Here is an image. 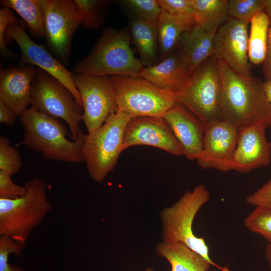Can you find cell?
<instances>
[{
	"label": "cell",
	"instance_id": "cell-1",
	"mask_svg": "<svg viewBox=\"0 0 271 271\" xmlns=\"http://www.w3.org/2000/svg\"><path fill=\"white\" fill-rule=\"evenodd\" d=\"M217 61L221 78L223 118L238 130L258 124L271 127V105L266 98L263 83L252 75L239 74L223 61Z\"/></svg>",
	"mask_w": 271,
	"mask_h": 271
},
{
	"label": "cell",
	"instance_id": "cell-2",
	"mask_svg": "<svg viewBox=\"0 0 271 271\" xmlns=\"http://www.w3.org/2000/svg\"><path fill=\"white\" fill-rule=\"evenodd\" d=\"M130 38L128 27L120 30L112 28L104 29L90 53L77 63L72 73L140 77L144 66L130 48Z\"/></svg>",
	"mask_w": 271,
	"mask_h": 271
},
{
	"label": "cell",
	"instance_id": "cell-3",
	"mask_svg": "<svg viewBox=\"0 0 271 271\" xmlns=\"http://www.w3.org/2000/svg\"><path fill=\"white\" fill-rule=\"evenodd\" d=\"M20 121L24 132L20 145L41 154L46 159L83 163L84 137L77 141L69 140L67 128L60 119L30 107L20 116Z\"/></svg>",
	"mask_w": 271,
	"mask_h": 271
},
{
	"label": "cell",
	"instance_id": "cell-4",
	"mask_svg": "<svg viewBox=\"0 0 271 271\" xmlns=\"http://www.w3.org/2000/svg\"><path fill=\"white\" fill-rule=\"evenodd\" d=\"M24 186L26 193L23 196L15 199H0V236L11 237L25 245L32 231L52 206L44 181L34 178Z\"/></svg>",
	"mask_w": 271,
	"mask_h": 271
},
{
	"label": "cell",
	"instance_id": "cell-5",
	"mask_svg": "<svg viewBox=\"0 0 271 271\" xmlns=\"http://www.w3.org/2000/svg\"><path fill=\"white\" fill-rule=\"evenodd\" d=\"M130 118L118 109L99 128L85 134L82 148L83 162L94 181L102 182L114 169L123 151V133Z\"/></svg>",
	"mask_w": 271,
	"mask_h": 271
},
{
	"label": "cell",
	"instance_id": "cell-6",
	"mask_svg": "<svg viewBox=\"0 0 271 271\" xmlns=\"http://www.w3.org/2000/svg\"><path fill=\"white\" fill-rule=\"evenodd\" d=\"M210 192L202 184L189 190L172 206L160 213L162 238L165 242H181L198 253L212 265L224 271L214 263L209 255V247L203 237H197L193 231L194 219L200 209L210 199Z\"/></svg>",
	"mask_w": 271,
	"mask_h": 271
},
{
	"label": "cell",
	"instance_id": "cell-7",
	"mask_svg": "<svg viewBox=\"0 0 271 271\" xmlns=\"http://www.w3.org/2000/svg\"><path fill=\"white\" fill-rule=\"evenodd\" d=\"M30 107L48 116L63 119L69 128L72 140L84 137L85 134L80 127L82 106L62 83L38 67L32 82Z\"/></svg>",
	"mask_w": 271,
	"mask_h": 271
},
{
	"label": "cell",
	"instance_id": "cell-8",
	"mask_svg": "<svg viewBox=\"0 0 271 271\" xmlns=\"http://www.w3.org/2000/svg\"><path fill=\"white\" fill-rule=\"evenodd\" d=\"M221 93L218 63L212 55L198 67L185 85L175 94L177 102L188 108L206 125L223 118Z\"/></svg>",
	"mask_w": 271,
	"mask_h": 271
},
{
	"label": "cell",
	"instance_id": "cell-9",
	"mask_svg": "<svg viewBox=\"0 0 271 271\" xmlns=\"http://www.w3.org/2000/svg\"><path fill=\"white\" fill-rule=\"evenodd\" d=\"M118 109L131 117H163L177 102L174 93L141 77L110 76Z\"/></svg>",
	"mask_w": 271,
	"mask_h": 271
},
{
	"label": "cell",
	"instance_id": "cell-10",
	"mask_svg": "<svg viewBox=\"0 0 271 271\" xmlns=\"http://www.w3.org/2000/svg\"><path fill=\"white\" fill-rule=\"evenodd\" d=\"M44 16L45 38L53 55L68 63L74 35L81 19L74 0H41Z\"/></svg>",
	"mask_w": 271,
	"mask_h": 271
},
{
	"label": "cell",
	"instance_id": "cell-11",
	"mask_svg": "<svg viewBox=\"0 0 271 271\" xmlns=\"http://www.w3.org/2000/svg\"><path fill=\"white\" fill-rule=\"evenodd\" d=\"M73 80L82 100V121L91 133L118 110L112 82L109 76L74 74Z\"/></svg>",
	"mask_w": 271,
	"mask_h": 271
},
{
	"label": "cell",
	"instance_id": "cell-12",
	"mask_svg": "<svg viewBox=\"0 0 271 271\" xmlns=\"http://www.w3.org/2000/svg\"><path fill=\"white\" fill-rule=\"evenodd\" d=\"M5 36L14 40L21 51L22 65H31L50 74L62 83L73 94L82 106L79 91L73 80V74L42 46L35 43L26 33L24 27L18 24L9 25L4 32Z\"/></svg>",
	"mask_w": 271,
	"mask_h": 271
},
{
	"label": "cell",
	"instance_id": "cell-13",
	"mask_svg": "<svg viewBox=\"0 0 271 271\" xmlns=\"http://www.w3.org/2000/svg\"><path fill=\"white\" fill-rule=\"evenodd\" d=\"M238 132L233 124L223 118L205 125L202 151L197 160L198 165L204 169L231 170Z\"/></svg>",
	"mask_w": 271,
	"mask_h": 271
},
{
	"label": "cell",
	"instance_id": "cell-14",
	"mask_svg": "<svg viewBox=\"0 0 271 271\" xmlns=\"http://www.w3.org/2000/svg\"><path fill=\"white\" fill-rule=\"evenodd\" d=\"M248 23L228 18L217 29L213 56L237 73L251 75L248 55Z\"/></svg>",
	"mask_w": 271,
	"mask_h": 271
},
{
	"label": "cell",
	"instance_id": "cell-15",
	"mask_svg": "<svg viewBox=\"0 0 271 271\" xmlns=\"http://www.w3.org/2000/svg\"><path fill=\"white\" fill-rule=\"evenodd\" d=\"M137 145L154 147L174 156L183 155L179 143L163 117L130 118L123 133V151Z\"/></svg>",
	"mask_w": 271,
	"mask_h": 271
},
{
	"label": "cell",
	"instance_id": "cell-16",
	"mask_svg": "<svg viewBox=\"0 0 271 271\" xmlns=\"http://www.w3.org/2000/svg\"><path fill=\"white\" fill-rule=\"evenodd\" d=\"M264 125L247 126L239 130L231 170L243 173L267 166L271 160V142L266 137Z\"/></svg>",
	"mask_w": 271,
	"mask_h": 271
},
{
	"label": "cell",
	"instance_id": "cell-17",
	"mask_svg": "<svg viewBox=\"0 0 271 271\" xmlns=\"http://www.w3.org/2000/svg\"><path fill=\"white\" fill-rule=\"evenodd\" d=\"M182 149L183 155L190 160L201 155L205 124L188 108L176 103L163 116Z\"/></svg>",
	"mask_w": 271,
	"mask_h": 271
},
{
	"label": "cell",
	"instance_id": "cell-18",
	"mask_svg": "<svg viewBox=\"0 0 271 271\" xmlns=\"http://www.w3.org/2000/svg\"><path fill=\"white\" fill-rule=\"evenodd\" d=\"M36 67L31 65L8 68L0 72V101L21 116L30 107L32 82Z\"/></svg>",
	"mask_w": 271,
	"mask_h": 271
},
{
	"label": "cell",
	"instance_id": "cell-19",
	"mask_svg": "<svg viewBox=\"0 0 271 271\" xmlns=\"http://www.w3.org/2000/svg\"><path fill=\"white\" fill-rule=\"evenodd\" d=\"M191 75L178 52L172 53L154 66L144 67L140 74V77L158 88L175 94L185 85Z\"/></svg>",
	"mask_w": 271,
	"mask_h": 271
},
{
	"label": "cell",
	"instance_id": "cell-20",
	"mask_svg": "<svg viewBox=\"0 0 271 271\" xmlns=\"http://www.w3.org/2000/svg\"><path fill=\"white\" fill-rule=\"evenodd\" d=\"M195 26V21L190 15H171L162 10L157 24L158 51L162 60L175 52L183 36Z\"/></svg>",
	"mask_w": 271,
	"mask_h": 271
},
{
	"label": "cell",
	"instance_id": "cell-21",
	"mask_svg": "<svg viewBox=\"0 0 271 271\" xmlns=\"http://www.w3.org/2000/svg\"><path fill=\"white\" fill-rule=\"evenodd\" d=\"M217 29L205 30L195 26L182 38L178 53L191 75L213 55L214 39Z\"/></svg>",
	"mask_w": 271,
	"mask_h": 271
},
{
	"label": "cell",
	"instance_id": "cell-22",
	"mask_svg": "<svg viewBox=\"0 0 271 271\" xmlns=\"http://www.w3.org/2000/svg\"><path fill=\"white\" fill-rule=\"evenodd\" d=\"M157 254L170 263L171 271H207L211 263L181 242H165L156 246Z\"/></svg>",
	"mask_w": 271,
	"mask_h": 271
},
{
	"label": "cell",
	"instance_id": "cell-23",
	"mask_svg": "<svg viewBox=\"0 0 271 271\" xmlns=\"http://www.w3.org/2000/svg\"><path fill=\"white\" fill-rule=\"evenodd\" d=\"M128 28L144 66L156 65L159 54L157 25L129 15Z\"/></svg>",
	"mask_w": 271,
	"mask_h": 271
},
{
	"label": "cell",
	"instance_id": "cell-24",
	"mask_svg": "<svg viewBox=\"0 0 271 271\" xmlns=\"http://www.w3.org/2000/svg\"><path fill=\"white\" fill-rule=\"evenodd\" d=\"M227 0H190L195 26L205 30L218 28L228 18Z\"/></svg>",
	"mask_w": 271,
	"mask_h": 271
},
{
	"label": "cell",
	"instance_id": "cell-25",
	"mask_svg": "<svg viewBox=\"0 0 271 271\" xmlns=\"http://www.w3.org/2000/svg\"><path fill=\"white\" fill-rule=\"evenodd\" d=\"M248 40L249 61L254 65L264 62L266 55L270 19L265 11L256 14L251 20Z\"/></svg>",
	"mask_w": 271,
	"mask_h": 271
},
{
	"label": "cell",
	"instance_id": "cell-26",
	"mask_svg": "<svg viewBox=\"0 0 271 271\" xmlns=\"http://www.w3.org/2000/svg\"><path fill=\"white\" fill-rule=\"evenodd\" d=\"M2 8L14 10L38 38L45 37L44 16L41 0H2Z\"/></svg>",
	"mask_w": 271,
	"mask_h": 271
},
{
	"label": "cell",
	"instance_id": "cell-27",
	"mask_svg": "<svg viewBox=\"0 0 271 271\" xmlns=\"http://www.w3.org/2000/svg\"><path fill=\"white\" fill-rule=\"evenodd\" d=\"M81 19V26L87 29L99 27L106 20L111 1L74 0Z\"/></svg>",
	"mask_w": 271,
	"mask_h": 271
},
{
	"label": "cell",
	"instance_id": "cell-28",
	"mask_svg": "<svg viewBox=\"0 0 271 271\" xmlns=\"http://www.w3.org/2000/svg\"><path fill=\"white\" fill-rule=\"evenodd\" d=\"M130 15L157 25L162 10L157 0H122L117 1Z\"/></svg>",
	"mask_w": 271,
	"mask_h": 271
},
{
	"label": "cell",
	"instance_id": "cell-29",
	"mask_svg": "<svg viewBox=\"0 0 271 271\" xmlns=\"http://www.w3.org/2000/svg\"><path fill=\"white\" fill-rule=\"evenodd\" d=\"M244 223L249 230L261 235L271 244V210L255 207L245 217Z\"/></svg>",
	"mask_w": 271,
	"mask_h": 271
},
{
	"label": "cell",
	"instance_id": "cell-30",
	"mask_svg": "<svg viewBox=\"0 0 271 271\" xmlns=\"http://www.w3.org/2000/svg\"><path fill=\"white\" fill-rule=\"evenodd\" d=\"M266 3V0H230L228 16L248 24L256 14L264 10Z\"/></svg>",
	"mask_w": 271,
	"mask_h": 271
},
{
	"label": "cell",
	"instance_id": "cell-31",
	"mask_svg": "<svg viewBox=\"0 0 271 271\" xmlns=\"http://www.w3.org/2000/svg\"><path fill=\"white\" fill-rule=\"evenodd\" d=\"M23 164L19 151L10 144V140L4 136L0 137V170L12 176L17 173Z\"/></svg>",
	"mask_w": 271,
	"mask_h": 271
},
{
	"label": "cell",
	"instance_id": "cell-32",
	"mask_svg": "<svg viewBox=\"0 0 271 271\" xmlns=\"http://www.w3.org/2000/svg\"><path fill=\"white\" fill-rule=\"evenodd\" d=\"M25 245L11 237L0 236V271H24L22 268L8 263L9 254L22 255Z\"/></svg>",
	"mask_w": 271,
	"mask_h": 271
},
{
	"label": "cell",
	"instance_id": "cell-33",
	"mask_svg": "<svg viewBox=\"0 0 271 271\" xmlns=\"http://www.w3.org/2000/svg\"><path fill=\"white\" fill-rule=\"evenodd\" d=\"M12 176L9 173L0 170V199H15L25 195V186L15 184Z\"/></svg>",
	"mask_w": 271,
	"mask_h": 271
},
{
	"label": "cell",
	"instance_id": "cell-34",
	"mask_svg": "<svg viewBox=\"0 0 271 271\" xmlns=\"http://www.w3.org/2000/svg\"><path fill=\"white\" fill-rule=\"evenodd\" d=\"M12 24H18V20L14 16L12 10L2 8L0 10V53L3 57H11L14 53L7 47L5 44L4 32L8 26Z\"/></svg>",
	"mask_w": 271,
	"mask_h": 271
},
{
	"label": "cell",
	"instance_id": "cell-35",
	"mask_svg": "<svg viewBox=\"0 0 271 271\" xmlns=\"http://www.w3.org/2000/svg\"><path fill=\"white\" fill-rule=\"evenodd\" d=\"M246 201L255 207H262L271 210V179L248 195Z\"/></svg>",
	"mask_w": 271,
	"mask_h": 271
},
{
	"label": "cell",
	"instance_id": "cell-36",
	"mask_svg": "<svg viewBox=\"0 0 271 271\" xmlns=\"http://www.w3.org/2000/svg\"><path fill=\"white\" fill-rule=\"evenodd\" d=\"M161 8L168 13L175 15H192L190 0H157Z\"/></svg>",
	"mask_w": 271,
	"mask_h": 271
},
{
	"label": "cell",
	"instance_id": "cell-37",
	"mask_svg": "<svg viewBox=\"0 0 271 271\" xmlns=\"http://www.w3.org/2000/svg\"><path fill=\"white\" fill-rule=\"evenodd\" d=\"M264 11L270 19V24L268 31L267 53L263 62V73L266 80H271V0H266Z\"/></svg>",
	"mask_w": 271,
	"mask_h": 271
},
{
	"label": "cell",
	"instance_id": "cell-38",
	"mask_svg": "<svg viewBox=\"0 0 271 271\" xmlns=\"http://www.w3.org/2000/svg\"><path fill=\"white\" fill-rule=\"evenodd\" d=\"M17 114L6 104L0 101V122L13 126L16 121Z\"/></svg>",
	"mask_w": 271,
	"mask_h": 271
},
{
	"label": "cell",
	"instance_id": "cell-39",
	"mask_svg": "<svg viewBox=\"0 0 271 271\" xmlns=\"http://www.w3.org/2000/svg\"><path fill=\"white\" fill-rule=\"evenodd\" d=\"M263 89L266 98L271 105V80H266L263 83Z\"/></svg>",
	"mask_w": 271,
	"mask_h": 271
},
{
	"label": "cell",
	"instance_id": "cell-40",
	"mask_svg": "<svg viewBox=\"0 0 271 271\" xmlns=\"http://www.w3.org/2000/svg\"><path fill=\"white\" fill-rule=\"evenodd\" d=\"M265 257L271 271V244L268 243L265 248Z\"/></svg>",
	"mask_w": 271,
	"mask_h": 271
},
{
	"label": "cell",
	"instance_id": "cell-41",
	"mask_svg": "<svg viewBox=\"0 0 271 271\" xmlns=\"http://www.w3.org/2000/svg\"><path fill=\"white\" fill-rule=\"evenodd\" d=\"M145 271H154V269L152 268L148 267L147 268Z\"/></svg>",
	"mask_w": 271,
	"mask_h": 271
},
{
	"label": "cell",
	"instance_id": "cell-42",
	"mask_svg": "<svg viewBox=\"0 0 271 271\" xmlns=\"http://www.w3.org/2000/svg\"><path fill=\"white\" fill-rule=\"evenodd\" d=\"M211 271H214V270H211ZM225 271H231V270H230L228 267L226 268V270Z\"/></svg>",
	"mask_w": 271,
	"mask_h": 271
}]
</instances>
